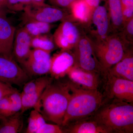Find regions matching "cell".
Here are the masks:
<instances>
[{
	"mask_svg": "<svg viewBox=\"0 0 133 133\" xmlns=\"http://www.w3.org/2000/svg\"><path fill=\"white\" fill-rule=\"evenodd\" d=\"M71 94L70 80H52L33 108L41 113L45 120L62 126Z\"/></svg>",
	"mask_w": 133,
	"mask_h": 133,
	"instance_id": "cell-1",
	"label": "cell"
},
{
	"mask_svg": "<svg viewBox=\"0 0 133 133\" xmlns=\"http://www.w3.org/2000/svg\"><path fill=\"white\" fill-rule=\"evenodd\" d=\"M92 117L108 133H133V103L107 99Z\"/></svg>",
	"mask_w": 133,
	"mask_h": 133,
	"instance_id": "cell-2",
	"label": "cell"
},
{
	"mask_svg": "<svg viewBox=\"0 0 133 133\" xmlns=\"http://www.w3.org/2000/svg\"><path fill=\"white\" fill-rule=\"evenodd\" d=\"M70 82L71 96L62 122L63 127L92 116L107 100L99 90L83 89Z\"/></svg>",
	"mask_w": 133,
	"mask_h": 133,
	"instance_id": "cell-3",
	"label": "cell"
},
{
	"mask_svg": "<svg viewBox=\"0 0 133 133\" xmlns=\"http://www.w3.org/2000/svg\"><path fill=\"white\" fill-rule=\"evenodd\" d=\"M90 37L104 76L108 69L123 58L130 48L129 45H132L126 42L118 32H111L102 39Z\"/></svg>",
	"mask_w": 133,
	"mask_h": 133,
	"instance_id": "cell-4",
	"label": "cell"
},
{
	"mask_svg": "<svg viewBox=\"0 0 133 133\" xmlns=\"http://www.w3.org/2000/svg\"><path fill=\"white\" fill-rule=\"evenodd\" d=\"M73 49L74 66L86 71L97 73L104 77V72L96 57L92 42L90 37L85 34L81 35Z\"/></svg>",
	"mask_w": 133,
	"mask_h": 133,
	"instance_id": "cell-5",
	"label": "cell"
},
{
	"mask_svg": "<svg viewBox=\"0 0 133 133\" xmlns=\"http://www.w3.org/2000/svg\"><path fill=\"white\" fill-rule=\"evenodd\" d=\"M103 81L104 91L103 93L107 99L133 103V81L107 74Z\"/></svg>",
	"mask_w": 133,
	"mask_h": 133,
	"instance_id": "cell-6",
	"label": "cell"
},
{
	"mask_svg": "<svg viewBox=\"0 0 133 133\" xmlns=\"http://www.w3.org/2000/svg\"><path fill=\"white\" fill-rule=\"evenodd\" d=\"M24 21H37L51 23L63 21L68 17L66 13L59 8L43 4L28 5L24 8Z\"/></svg>",
	"mask_w": 133,
	"mask_h": 133,
	"instance_id": "cell-7",
	"label": "cell"
},
{
	"mask_svg": "<svg viewBox=\"0 0 133 133\" xmlns=\"http://www.w3.org/2000/svg\"><path fill=\"white\" fill-rule=\"evenodd\" d=\"M29 78V75L14 58L0 54V81L11 85L21 86Z\"/></svg>",
	"mask_w": 133,
	"mask_h": 133,
	"instance_id": "cell-8",
	"label": "cell"
},
{
	"mask_svg": "<svg viewBox=\"0 0 133 133\" xmlns=\"http://www.w3.org/2000/svg\"><path fill=\"white\" fill-rule=\"evenodd\" d=\"M62 21L54 33L53 40L62 50H70L78 42L81 34L76 24L68 17Z\"/></svg>",
	"mask_w": 133,
	"mask_h": 133,
	"instance_id": "cell-9",
	"label": "cell"
},
{
	"mask_svg": "<svg viewBox=\"0 0 133 133\" xmlns=\"http://www.w3.org/2000/svg\"><path fill=\"white\" fill-rule=\"evenodd\" d=\"M50 53L37 49L31 50L29 57L23 64V69L29 76H41L49 73Z\"/></svg>",
	"mask_w": 133,
	"mask_h": 133,
	"instance_id": "cell-10",
	"label": "cell"
},
{
	"mask_svg": "<svg viewBox=\"0 0 133 133\" xmlns=\"http://www.w3.org/2000/svg\"><path fill=\"white\" fill-rule=\"evenodd\" d=\"M66 75L74 85L87 90H99L104 81L101 75L86 71L74 66L69 70Z\"/></svg>",
	"mask_w": 133,
	"mask_h": 133,
	"instance_id": "cell-11",
	"label": "cell"
},
{
	"mask_svg": "<svg viewBox=\"0 0 133 133\" xmlns=\"http://www.w3.org/2000/svg\"><path fill=\"white\" fill-rule=\"evenodd\" d=\"M74 54L70 50H62L51 57L49 73L55 79H59L66 76L69 70L75 66Z\"/></svg>",
	"mask_w": 133,
	"mask_h": 133,
	"instance_id": "cell-12",
	"label": "cell"
},
{
	"mask_svg": "<svg viewBox=\"0 0 133 133\" xmlns=\"http://www.w3.org/2000/svg\"><path fill=\"white\" fill-rule=\"evenodd\" d=\"M14 37L12 50L13 58L22 65L28 59L31 51V37L23 27L17 30Z\"/></svg>",
	"mask_w": 133,
	"mask_h": 133,
	"instance_id": "cell-13",
	"label": "cell"
},
{
	"mask_svg": "<svg viewBox=\"0 0 133 133\" xmlns=\"http://www.w3.org/2000/svg\"><path fill=\"white\" fill-rule=\"evenodd\" d=\"M91 22L96 28L91 37L102 39L111 32L109 13L105 6L99 5L94 10Z\"/></svg>",
	"mask_w": 133,
	"mask_h": 133,
	"instance_id": "cell-14",
	"label": "cell"
},
{
	"mask_svg": "<svg viewBox=\"0 0 133 133\" xmlns=\"http://www.w3.org/2000/svg\"><path fill=\"white\" fill-rule=\"evenodd\" d=\"M15 30L6 18L0 14V54L14 58L12 54Z\"/></svg>",
	"mask_w": 133,
	"mask_h": 133,
	"instance_id": "cell-15",
	"label": "cell"
},
{
	"mask_svg": "<svg viewBox=\"0 0 133 133\" xmlns=\"http://www.w3.org/2000/svg\"><path fill=\"white\" fill-rule=\"evenodd\" d=\"M64 133H108L107 130L92 116L72 122L64 126Z\"/></svg>",
	"mask_w": 133,
	"mask_h": 133,
	"instance_id": "cell-16",
	"label": "cell"
},
{
	"mask_svg": "<svg viewBox=\"0 0 133 133\" xmlns=\"http://www.w3.org/2000/svg\"><path fill=\"white\" fill-rule=\"evenodd\" d=\"M107 74L133 81L132 49H129L120 61L108 70Z\"/></svg>",
	"mask_w": 133,
	"mask_h": 133,
	"instance_id": "cell-17",
	"label": "cell"
},
{
	"mask_svg": "<svg viewBox=\"0 0 133 133\" xmlns=\"http://www.w3.org/2000/svg\"><path fill=\"white\" fill-rule=\"evenodd\" d=\"M111 32H119L124 26L120 0H107Z\"/></svg>",
	"mask_w": 133,
	"mask_h": 133,
	"instance_id": "cell-18",
	"label": "cell"
},
{
	"mask_svg": "<svg viewBox=\"0 0 133 133\" xmlns=\"http://www.w3.org/2000/svg\"><path fill=\"white\" fill-rule=\"evenodd\" d=\"M72 17L84 24L91 22L92 12L84 0H77L70 8Z\"/></svg>",
	"mask_w": 133,
	"mask_h": 133,
	"instance_id": "cell-19",
	"label": "cell"
},
{
	"mask_svg": "<svg viewBox=\"0 0 133 133\" xmlns=\"http://www.w3.org/2000/svg\"><path fill=\"white\" fill-rule=\"evenodd\" d=\"M22 114L18 113L12 116L0 118V133H17L23 127Z\"/></svg>",
	"mask_w": 133,
	"mask_h": 133,
	"instance_id": "cell-20",
	"label": "cell"
},
{
	"mask_svg": "<svg viewBox=\"0 0 133 133\" xmlns=\"http://www.w3.org/2000/svg\"><path fill=\"white\" fill-rule=\"evenodd\" d=\"M31 37L45 35L50 31V23L37 21H27L23 27Z\"/></svg>",
	"mask_w": 133,
	"mask_h": 133,
	"instance_id": "cell-21",
	"label": "cell"
},
{
	"mask_svg": "<svg viewBox=\"0 0 133 133\" xmlns=\"http://www.w3.org/2000/svg\"><path fill=\"white\" fill-rule=\"evenodd\" d=\"M54 40L45 35L31 37V47L33 49H37L49 53L53 51L56 48Z\"/></svg>",
	"mask_w": 133,
	"mask_h": 133,
	"instance_id": "cell-22",
	"label": "cell"
},
{
	"mask_svg": "<svg viewBox=\"0 0 133 133\" xmlns=\"http://www.w3.org/2000/svg\"><path fill=\"white\" fill-rule=\"evenodd\" d=\"M46 87H42L28 94L21 93L22 108L20 112L22 114L27 110L34 107Z\"/></svg>",
	"mask_w": 133,
	"mask_h": 133,
	"instance_id": "cell-23",
	"label": "cell"
},
{
	"mask_svg": "<svg viewBox=\"0 0 133 133\" xmlns=\"http://www.w3.org/2000/svg\"><path fill=\"white\" fill-rule=\"evenodd\" d=\"M45 123V119L41 113L34 109L30 114L28 125L26 132L36 133L37 130Z\"/></svg>",
	"mask_w": 133,
	"mask_h": 133,
	"instance_id": "cell-24",
	"label": "cell"
},
{
	"mask_svg": "<svg viewBox=\"0 0 133 133\" xmlns=\"http://www.w3.org/2000/svg\"><path fill=\"white\" fill-rule=\"evenodd\" d=\"M51 80L52 78L44 76L27 82L24 85L22 93L28 94L34 92L42 87H46Z\"/></svg>",
	"mask_w": 133,
	"mask_h": 133,
	"instance_id": "cell-25",
	"label": "cell"
},
{
	"mask_svg": "<svg viewBox=\"0 0 133 133\" xmlns=\"http://www.w3.org/2000/svg\"><path fill=\"white\" fill-rule=\"evenodd\" d=\"M8 97L10 102L11 116L20 112L22 108L21 93L17 90L9 94Z\"/></svg>",
	"mask_w": 133,
	"mask_h": 133,
	"instance_id": "cell-26",
	"label": "cell"
},
{
	"mask_svg": "<svg viewBox=\"0 0 133 133\" xmlns=\"http://www.w3.org/2000/svg\"><path fill=\"white\" fill-rule=\"evenodd\" d=\"M38 4L33 0H6V5L13 11H19L24 10L28 5Z\"/></svg>",
	"mask_w": 133,
	"mask_h": 133,
	"instance_id": "cell-27",
	"label": "cell"
},
{
	"mask_svg": "<svg viewBox=\"0 0 133 133\" xmlns=\"http://www.w3.org/2000/svg\"><path fill=\"white\" fill-rule=\"evenodd\" d=\"M123 39L129 44H132L133 41V18L124 24L121 31L118 32Z\"/></svg>",
	"mask_w": 133,
	"mask_h": 133,
	"instance_id": "cell-28",
	"label": "cell"
},
{
	"mask_svg": "<svg viewBox=\"0 0 133 133\" xmlns=\"http://www.w3.org/2000/svg\"><path fill=\"white\" fill-rule=\"evenodd\" d=\"M63 129L57 124L45 123L37 131L36 133H63Z\"/></svg>",
	"mask_w": 133,
	"mask_h": 133,
	"instance_id": "cell-29",
	"label": "cell"
},
{
	"mask_svg": "<svg viewBox=\"0 0 133 133\" xmlns=\"http://www.w3.org/2000/svg\"><path fill=\"white\" fill-rule=\"evenodd\" d=\"M8 95L0 100V118L11 116Z\"/></svg>",
	"mask_w": 133,
	"mask_h": 133,
	"instance_id": "cell-30",
	"label": "cell"
},
{
	"mask_svg": "<svg viewBox=\"0 0 133 133\" xmlns=\"http://www.w3.org/2000/svg\"><path fill=\"white\" fill-rule=\"evenodd\" d=\"M16 90L11 85L0 81V100Z\"/></svg>",
	"mask_w": 133,
	"mask_h": 133,
	"instance_id": "cell-31",
	"label": "cell"
},
{
	"mask_svg": "<svg viewBox=\"0 0 133 133\" xmlns=\"http://www.w3.org/2000/svg\"><path fill=\"white\" fill-rule=\"evenodd\" d=\"M77 0H50V2L56 7L59 8H70L72 3Z\"/></svg>",
	"mask_w": 133,
	"mask_h": 133,
	"instance_id": "cell-32",
	"label": "cell"
},
{
	"mask_svg": "<svg viewBox=\"0 0 133 133\" xmlns=\"http://www.w3.org/2000/svg\"><path fill=\"white\" fill-rule=\"evenodd\" d=\"M84 1L90 8L93 13L94 10L98 6H99L100 3L102 0H84Z\"/></svg>",
	"mask_w": 133,
	"mask_h": 133,
	"instance_id": "cell-33",
	"label": "cell"
},
{
	"mask_svg": "<svg viewBox=\"0 0 133 133\" xmlns=\"http://www.w3.org/2000/svg\"><path fill=\"white\" fill-rule=\"evenodd\" d=\"M122 9L133 6V0H120Z\"/></svg>",
	"mask_w": 133,
	"mask_h": 133,
	"instance_id": "cell-34",
	"label": "cell"
},
{
	"mask_svg": "<svg viewBox=\"0 0 133 133\" xmlns=\"http://www.w3.org/2000/svg\"><path fill=\"white\" fill-rule=\"evenodd\" d=\"M34 2L38 4H43L44 0H33Z\"/></svg>",
	"mask_w": 133,
	"mask_h": 133,
	"instance_id": "cell-35",
	"label": "cell"
},
{
	"mask_svg": "<svg viewBox=\"0 0 133 133\" xmlns=\"http://www.w3.org/2000/svg\"><path fill=\"white\" fill-rule=\"evenodd\" d=\"M6 0H0V6H4L6 5Z\"/></svg>",
	"mask_w": 133,
	"mask_h": 133,
	"instance_id": "cell-36",
	"label": "cell"
},
{
	"mask_svg": "<svg viewBox=\"0 0 133 133\" xmlns=\"http://www.w3.org/2000/svg\"><path fill=\"white\" fill-rule=\"evenodd\" d=\"M3 6H0V14L5 15L4 10L3 8Z\"/></svg>",
	"mask_w": 133,
	"mask_h": 133,
	"instance_id": "cell-37",
	"label": "cell"
}]
</instances>
